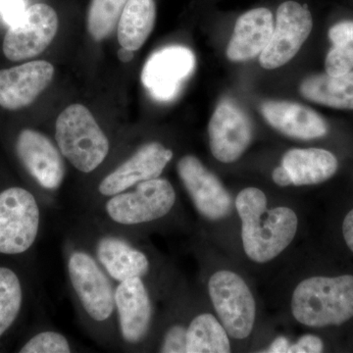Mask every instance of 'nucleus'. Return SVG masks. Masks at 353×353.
Segmentation results:
<instances>
[{
	"label": "nucleus",
	"mask_w": 353,
	"mask_h": 353,
	"mask_svg": "<svg viewBox=\"0 0 353 353\" xmlns=\"http://www.w3.org/2000/svg\"><path fill=\"white\" fill-rule=\"evenodd\" d=\"M332 48L325 59L326 73L340 76L353 70V20H343L330 28Z\"/></svg>",
	"instance_id": "nucleus-24"
},
{
	"label": "nucleus",
	"mask_w": 353,
	"mask_h": 353,
	"mask_svg": "<svg viewBox=\"0 0 353 353\" xmlns=\"http://www.w3.org/2000/svg\"><path fill=\"white\" fill-rule=\"evenodd\" d=\"M118 58L123 62V63H128L131 61L134 58V51L127 50V48H121L118 50Z\"/></svg>",
	"instance_id": "nucleus-33"
},
{
	"label": "nucleus",
	"mask_w": 353,
	"mask_h": 353,
	"mask_svg": "<svg viewBox=\"0 0 353 353\" xmlns=\"http://www.w3.org/2000/svg\"><path fill=\"white\" fill-rule=\"evenodd\" d=\"M272 179H273L274 183L278 185L279 187H289V185H292L290 173L283 165L274 169L273 173H272Z\"/></svg>",
	"instance_id": "nucleus-31"
},
{
	"label": "nucleus",
	"mask_w": 353,
	"mask_h": 353,
	"mask_svg": "<svg viewBox=\"0 0 353 353\" xmlns=\"http://www.w3.org/2000/svg\"><path fill=\"white\" fill-rule=\"evenodd\" d=\"M41 225V205L32 192L21 187L0 192V254L29 252L38 240Z\"/></svg>",
	"instance_id": "nucleus-10"
},
{
	"label": "nucleus",
	"mask_w": 353,
	"mask_h": 353,
	"mask_svg": "<svg viewBox=\"0 0 353 353\" xmlns=\"http://www.w3.org/2000/svg\"><path fill=\"white\" fill-rule=\"evenodd\" d=\"M155 21V0H128L117 25L121 48L139 50L152 34Z\"/></svg>",
	"instance_id": "nucleus-22"
},
{
	"label": "nucleus",
	"mask_w": 353,
	"mask_h": 353,
	"mask_svg": "<svg viewBox=\"0 0 353 353\" xmlns=\"http://www.w3.org/2000/svg\"><path fill=\"white\" fill-rule=\"evenodd\" d=\"M128 0H92L88 13V31L97 41L108 38L118 25Z\"/></svg>",
	"instance_id": "nucleus-26"
},
{
	"label": "nucleus",
	"mask_w": 353,
	"mask_h": 353,
	"mask_svg": "<svg viewBox=\"0 0 353 353\" xmlns=\"http://www.w3.org/2000/svg\"><path fill=\"white\" fill-rule=\"evenodd\" d=\"M299 92L307 101L341 110H353V70L340 76L318 74L304 79Z\"/></svg>",
	"instance_id": "nucleus-21"
},
{
	"label": "nucleus",
	"mask_w": 353,
	"mask_h": 353,
	"mask_svg": "<svg viewBox=\"0 0 353 353\" xmlns=\"http://www.w3.org/2000/svg\"><path fill=\"white\" fill-rule=\"evenodd\" d=\"M54 76V67L44 60L0 70V106L7 110L28 108L41 94Z\"/></svg>",
	"instance_id": "nucleus-17"
},
{
	"label": "nucleus",
	"mask_w": 353,
	"mask_h": 353,
	"mask_svg": "<svg viewBox=\"0 0 353 353\" xmlns=\"http://www.w3.org/2000/svg\"><path fill=\"white\" fill-rule=\"evenodd\" d=\"M185 316L187 353L231 352L229 334L216 316L209 312Z\"/></svg>",
	"instance_id": "nucleus-23"
},
{
	"label": "nucleus",
	"mask_w": 353,
	"mask_h": 353,
	"mask_svg": "<svg viewBox=\"0 0 353 353\" xmlns=\"http://www.w3.org/2000/svg\"><path fill=\"white\" fill-rule=\"evenodd\" d=\"M155 294L141 278L128 279L116 284L115 306L119 352L152 350L157 334Z\"/></svg>",
	"instance_id": "nucleus-7"
},
{
	"label": "nucleus",
	"mask_w": 353,
	"mask_h": 353,
	"mask_svg": "<svg viewBox=\"0 0 353 353\" xmlns=\"http://www.w3.org/2000/svg\"><path fill=\"white\" fill-rule=\"evenodd\" d=\"M290 343L285 336H279L269 345L264 352L268 353H288Z\"/></svg>",
	"instance_id": "nucleus-32"
},
{
	"label": "nucleus",
	"mask_w": 353,
	"mask_h": 353,
	"mask_svg": "<svg viewBox=\"0 0 353 353\" xmlns=\"http://www.w3.org/2000/svg\"><path fill=\"white\" fill-rule=\"evenodd\" d=\"M208 292L230 338L248 339L254 328L257 309L252 290L243 277L233 271H216L208 279Z\"/></svg>",
	"instance_id": "nucleus-9"
},
{
	"label": "nucleus",
	"mask_w": 353,
	"mask_h": 353,
	"mask_svg": "<svg viewBox=\"0 0 353 353\" xmlns=\"http://www.w3.org/2000/svg\"><path fill=\"white\" fill-rule=\"evenodd\" d=\"M282 165L296 187L318 185L328 181L339 169L338 158L323 148H292L285 153Z\"/></svg>",
	"instance_id": "nucleus-20"
},
{
	"label": "nucleus",
	"mask_w": 353,
	"mask_h": 353,
	"mask_svg": "<svg viewBox=\"0 0 353 353\" xmlns=\"http://www.w3.org/2000/svg\"><path fill=\"white\" fill-rule=\"evenodd\" d=\"M292 314L310 328L340 326L353 318V275L315 276L296 285Z\"/></svg>",
	"instance_id": "nucleus-5"
},
{
	"label": "nucleus",
	"mask_w": 353,
	"mask_h": 353,
	"mask_svg": "<svg viewBox=\"0 0 353 353\" xmlns=\"http://www.w3.org/2000/svg\"><path fill=\"white\" fill-rule=\"evenodd\" d=\"M15 150L25 170L54 206L66 175L65 158L57 143L43 132L24 129L16 139Z\"/></svg>",
	"instance_id": "nucleus-11"
},
{
	"label": "nucleus",
	"mask_w": 353,
	"mask_h": 353,
	"mask_svg": "<svg viewBox=\"0 0 353 353\" xmlns=\"http://www.w3.org/2000/svg\"><path fill=\"white\" fill-rule=\"evenodd\" d=\"M23 299L19 276L8 267H0V338L19 317Z\"/></svg>",
	"instance_id": "nucleus-25"
},
{
	"label": "nucleus",
	"mask_w": 353,
	"mask_h": 353,
	"mask_svg": "<svg viewBox=\"0 0 353 353\" xmlns=\"http://www.w3.org/2000/svg\"><path fill=\"white\" fill-rule=\"evenodd\" d=\"M54 139L65 160L85 175L101 168L111 150L108 134L82 104H72L59 114Z\"/></svg>",
	"instance_id": "nucleus-6"
},
{
	"label": "nucleus",
	"mask_w": 353,
	"mask_h": 353,
	"mask_svg": "<svg viewBox=\"0 0 353 353\" xmlns=\"http://www.w3.org/2000/svg\"><path fill=\"white\" fill-rule=\"evenodd\" d=\"M58 26V15L52 7L46 3L28 7L9 26L2 46L4 55L13 62L38 57L52 43Z\"/></svg>",
	"instance_id": "nucleus-13"
},
{
	"label": "nucleus",
	"mask_w": 353,
	"mask_h": 353,
	"mask_svg": "<svg viewBox=\"0 0 353 353\" xmlns=\"http://www.w3.org/2000/svg\"><path fill=\"white\" fill-rule=\"evenodd\" d=\"M178 196L170 181H145L80 212L115 233L145 240L148 234L174 215Z\"/></svg>",
	"instance_id": "nucleus-2"
},
{
	"label": "nucleus",
	"mask_w": 353,
	"mask_h": 353,
	"mask_svg": "<svg viewBox=\"0 0 353 353\" xmlns=\"http://www.w3.org/2000/svg\"><path fill=\"white\" fill-rule=\"evenodd\" d=\"M77 352L73 341L61 332L46 329L31 336L22 347L21 353H71Z\"/></svg>",
	"instance_id": "nucleus-27"
},
{
	"label": "nucleus",
	"mask_w": 353,
	"mask_h": 353,
	"mask_svg": "<svg viewBox=\"0 0 353 353\" xmlns=\"http://www.w3.org/2000/svg\"><path fill=\"white\" fill-rule=\"evenodd\" d=\"M25 9L23 0H0V14L9 26L20 17Z\"/></svg>",
	"instance_id": "nucleus-29"
},
{
	"label": "nucleus",
	"mask_w": 353,
	"mask_h": 353,
	"mask_svg": "<svg viewBox=\"0 0 353 353\" xmlns=\"http://www.w3.org/2000/svg\"><path fill=\"white\" fill-rule=\"evenodd\" d=\"M241 222V241L246 256L268 263L285 252L296 238L299 217L287 206L268 208L267 197L257 188H245L236 199Z\"/></svg>",
	"instance_id": "nucleus-4"
},
{
	"label": "nucleus",
	"mask_w": 353,
	"mask_h": 353,
	"mask_svg": "<svg viewBox=\"0 0 353 353\" xmlns=\"http://www.w3.org/2000/svg\"><path fill=\"white\" fill-rule=\"evenodd\" d=\"M176 173L194 209L204 220L215 222L230 214L229 192L199 157L183 155L176 162Z\"/></svg>",
	"instance_id": "nucleus-14"
},
{
	"label": "nucleus",
	"mask_w": 353,
	"mask_h": 353,
	"mask_svg": "<svg viewBox=\"0 0 353 353\" xmlns=\"http://www.w3.org/2000/svg\"><path fill=\"white\" fill-rule=\"evenodd\" d=\"M173 157V150L159 141L143 143L85 190L82 199H79L80 209L90 208L139 183L159 178Z\"/></svg>",
	"instance_id": "nucleus-8"
},
{
	"label": "nucleus",
	"mask_w": 353,
	"mask_h": 353,
	"mask_svg": "<svg viewBox=\"0 0 353 353\" xmlns=\"http://www.w3.org/2000/svg\"><path fill=\"white\" fill-rule=\"evenodd\" d=\"M67 233L92 252L116 284L141 278L150 285L155 296L162 287L168 290L159 263L143 240L115 233L82 212L76 216Z\"/></svg>",
	"instance_id": "nucleus-3"
},
{
	"label": "nucleus",
	"mask_w": 353,
	"mask_h": 353,
	"mask_svg": "<svg viewBox=\"0 0 353 353\" xmlns=\"http://www.w3.org/2000/svg\"><path fill=\"white\" fill-rule=\"evenodd\" d=\"M313 29V17L307 4L284 0L276 9L275 25L270 41L259 57L262 68L284 66L301 50Z\"/></svg>",
	"instance_id": "nucleus-12"
},
{
	"label": "nucleus",
	"mask_w": 353,
	"mask_h": 353,
	"mask_svg": "<svg viewBox=\"0 0 353 353\" xmlns=\"http://www.w3.org/2000/svg\"><path fill=\"white\" fill-rule=\"evenodd\" d=\"M63 252L67 283L79 321L101 347L119 350L116 322V283L92 252L66 233Z\"/></svg>",
	"instance_id": "nucleus-1"
},
{
	"label": "nucleus",
	"mask_w": 353,
	"mask_h": 353,
	"mask_svg": "<svg viewBox=\"0 0 353 353\" xmlns=\"http://www.w3.org/2000/svg\"><path fill=\"white\" fill-rule=\"evenodd\" d=\"M275 16L268 7L250 9L239 16L234 23L233 36L227 46L230 61L245 62L260 57L270 41Z\"/></svg>",
	"instance_id": "nucleus-18"
},
{
	"label": "nucleus",
	"mask_w": 353,
	"mask_h": 353,
	"mask_svg": "<svg viewBox=\"0 0 353 353\" xmlns=\"http://www.w3.org/2000/svg\"><path fill=\"white\" fill-rule=\"evenodd\" d=\"M196 55L183 46H169L155 51L141 72V82L153 99L173 101L196 70Z\"/></svg>",
	"instance_id": "nucleus-15"
},
{
	"label": "nucleus",
	"mask_w": 353,
	"mask_h": 353,
	"mask_svg": "<svg viewBox=\"0 0 353 353\" xmlns=\"http://www.w3.org/2000/svg\"><path fill=\"white\" fill-rule=\"evenodd\" d=\"M208 137L209 148L215 159L222 163H233L252 143V122L238 104L225 99L211 116Z\"/></svg>",
	"instance_id": "nucleus-16"
},
{
	"label": "nucleus",
	"mask_w": 353,
	"mask_h": 353,
	"mask_svg": "<svg viewBox=\"0 0 353 353\" xmlns=\"http://www.w3.org/2000/svg\"><path fill=\"white\" fill-rule=\"evenodd\" d=\"M324 343L315 334H304L290 345L288 353H320L324 352Z\"/></svg>",
	"instance_id": "nucleus-28"
},
{
	"label": "nucleus",
	"mask_w": 353,
	"mask_h": 353,
	"mask_svg": "<svg viewBox=\"0 0 353 353\" xmlns=\"http://www.w3.org/2000/svg\"><path fill=\"white\" fill-rule=\"evenodd\" d=\"M260 110L271 127L290 138L311 141L328 132V125L319 113L297 102L265 101Z\"/></svg>",
	"instance_id": "nucleus-19"
},
{
	"label": "nucleus",
	"mask_w": 353,
	"mask_h": 353,
	"mask_svg": "<svg viewBox=\"0 0 353 353\" xmlns=\"http://www.w3.org/2000/svg\"><path fill=\"white\" fill-rule=\"evenodd\" d=\"M343 236L348 250L353 253V209L347 213L343 219Z\"/></svg>",
	"instance_id": "nucleus-30"
}]
</instances>
